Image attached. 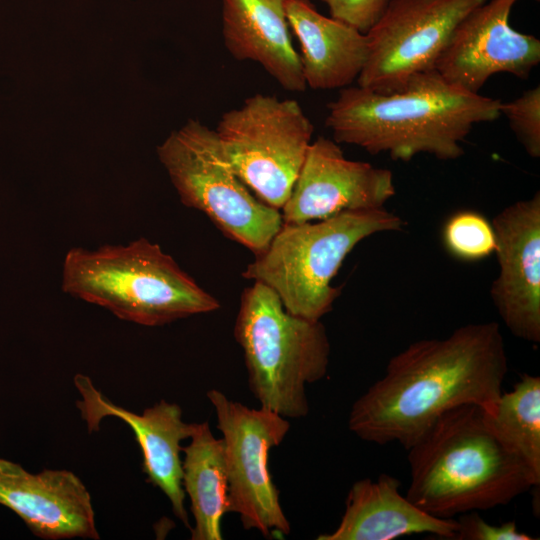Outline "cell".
Listing matches in <instances>:
<instances>
[{
  "mask_svg": "<svg viewBox=\"0 0 540 540\" xmlns=\"http://www.w3.org/2000/svg\"><path fill=\"white\" fill-rule=\"evenodd\" d=\"M508 370L496 322L471 323L442 339H422L394 355L382 378L352 405L348 427L380 445L413 446L447 411L474 404L489 410Z\"/></svg>",
  "mask_w": 540,
  "mask_h": 540,
  "instance_id": "cell-1",
  "label": "cell"
},
{
  "mask_svg": "<svg viewBox=\"0 0 540 540\" xmlns=\"http://www.w3.org/2000/svg\"><path fill=\"white\" fill-rule=\"evenodd\" d=\"M499 99L471 93L436 70L412 76L398 91L343 88L328 104L325 125L338 144L409 161L426 153L440 160L464 154L462 143L476 124L499 118Z\"/></svg>",
  "mask_w": 540,
  "mask_h": 540,
  "instance_id": "cell-2",
  "label": "cell"
},
{
  "mask_svg": "<svg viewBox=\"0 0 540 540\" xmlns=\"http://www.w3.org/2000/svg\"><path fill=\"white\" fill-rule=\"evenodd\" d=\"M408 462L411 481L405 496L443 519L507 505L540 484L474 404L444 413L408 449Z\"/></svg>",
  "mask_w": 540,
  "mask_h": 540,
  "instance_id": "cell-3",
  "label": "cell"
},
{
  "mask_svg": "<svg viewBox=\"0 0 540 540\" xmlns=\"http://www.w3.org/2000/svg\"><path fill=\"white\" fill-rule=\"evenodd\" d=\"M61 277L64 293L143 326H161L220 307L172 256L144 237L94 250L73 247L65 254Z\"/></svg>",
  "mask_w": 540,
  "mask_h": 540,
  "instance_id": "cell-4",
  "label": "cell"
},
{
  "mask_svg": "<svg viewBox=\"0 0 540 540\" xmlns=\"http://www.w3.org/2000/svg\"><path fill=\"white\" fill-rule=\"evenodd\" d=\"M234 336L260 407L284 418L309 412L306 385L327 373L330 343L320 320L287 311L267 285L254 281L241 296Z\"/></svg>",
  "mask_w": 540,
  "mask_h": 540,
  "instance_id": "cell-5",
  "label": "cell"
},
{
  "mask_svg": "<svg viewBox=\"0 0 540 540\" xmlns=\"http://www.w3.org/2000/svg\"><path fill=\"white\" fill-rule=\"evenodd\" d=\"M404 221L385 207L345 211L322 220L284 223L242 275L270 287L290 313L320 320L341 288L332 280L354 247L379 232L401 231Z\"/></svg>",
  "mask_w": 540,
  "mask_h": 540,
  "instance_id": "cell-6",
  "label": "cell"
},
{
  "mask_svg": "<svg viewBox=\"0 0 540 540\" xmlns=\"http://www.w3.org/2000/svg\"><path fill=\"white\" fill-rule=\"evenodd\" d=\"M157 155L185 206L203 212L255 255L268 247L283 224L281 212L243 183L215 130L190 119L157 147Z\"/></svg>",
  "mask_w": 540,
  "mask_h": 540,
  "instance_id": "cell-7",
  "label": "cell"
},
{
  "mask_svg": "<svg viewBox=\"0 0 540 540\" xmlns=\"http://www.w3.org/2000/svg\"><path fill=\"white\" fill-rule=\"evenodd\" d=\"M215 131L243 183L262 202L281 210L314 131L299 103L257 93L225 112Z\"/></svg>",
  "mask_w": 540,
  "mask_h": 540,
  "instance_id": "cell-8",
  "label": "cell"
},
{
  "mask_svg": "<svg viewBox=\"0 0 540 540\" xmlns=\"http://www.w3.org/2000/svg\"><path fill=\"white\" fill-rule=\"evenodd\" d=\"M222 433L228 479L229 512L246 530L264 537L285 536L290 524L269 470V453L290 429L287 418L260 407L250 408L219 390L207 392Z\"/></svg>",
  "mask_w": 540,
  "mask_h": 540,
  "instance_id": "cell-9",
  "label": "cell"
},
{
  "mask_svg": "<svg viewBox=\"0 0 540 540\" xmlns=\"http://www.w3.org/2000/svg\"><path fill=\"white\" fill-rule=\"evenodd\" d=\"M487 0H391L366 33L368 56L358 86L391 93L415 74L435 70L455 28Z\"/></svg>",
  "mask_w": 540,
  "mask_h": 540,
  "instance_id": "cell-10",
  "label": "cell"
},
{
  "mask_svg": "<svg viewBox=\"0 0 540 540\" xmlns=\"http://www.w3.org/2000/svg\"><path fill=\"white\" fill-rule=\"evenodd\" d=\"M517 1L487 0L461 20L435 65L445 81L479 93L496 73L529 77L540 62V41L509 25Z\"/></svg>",
  "mask_w": 540,
  "mask_h": 540,
  "instance_id": "cell-11",
  "label": "cell"
},
{
  "mask_svg": "<svg viewBox=\"0 0 540 540\" xmlns=\"http://www.w3.org/2000/svg\"><path fill=\"white\" fill-rule=\"evenodd\" d=\"M394 195L390 170L349 160L337 142L320 136L309 145L281 215L284 223L322 220L385 207Z\"/></svg>",
  "mask_w": 540,
  "mask_h": 540,
  "instance_id": "cell-12",
  "label": "cell"
},
{
  "mask_svg": "<svg viewBox=\"0 0 540 540\" xmlns=\"http://www.w3.org/2000/svg\"><path fill=\"white\" fill-rule=\"evenodd\" d=\"M499 274L490 288L494 306L517 338L540 342V192L517 201L491 221Z\"/></svg>",
  "mask_w": 540,
  "mask_h": 540,
  "instance_id": "cell-13",
  "label": "cell"
},
{
  "mask_svg": "<svg viewBox=\"0 0 540 540\" xmlns=\"http://www.w3.org/2000/svg\"><path fill=\"white\" fill-rule=\"evenodd\" d=\"M74 383L81 395L76 405L89 432L98 431L105 417H116L126 423L141 449L142 469L148 482L166 495L175 516L190 528L180 453L181 442L191 437L196 423L183 421L182 409L175 403L161 400L137 414L111 402L85 375H75Z\"/></svg>",
  "mask_w": 540,
  "mask_h": 540,
  "instance_id": "cell-14",
  "label": "cell"
},
{
  "mask_svg": "<svg viewBox=\"0 0 540 540\" xmlns=\"http://www.w3.org/2000/svg\"><path fill=\"white\" fill-rule=\"evenodd\" d=\"M0 504L42 539H99L91 495L68 470L31 473L0 458Z\"/></svg>",
  "mask_w": 540,
  "mask_h": 540,
  "instance_id": "cell-15",
  "label": "cell"
},
{
  "mask_svg": "<svg viewBox=\"0 0 540 540\" xmlns=\"http://www.w3.org/2000/svg\"><path fill=\"white\" fill-rule=\"evenodd\" d=\"M288 0H222V35L238 61H253L285 90L307 88L286 15Z\"/></svg>",
  "mask_w": 540,
  "mask_h": 540,
  "instance_id": "cell-16",
  "label": "cell"
},
{
  "mask_svg": "<svg viewBox=\"0 0 540 540\" xmlns=\"http://www.w3.org/2000/svg\"><path fill=\"white\" fill-rule=\"evenodd\" d=\"M401 482L388 474L376 480L365 478L351 486L344 514L332 533L318 540H393L412 534L428 533L452 539L457 520L432 516L399 492Z\"/></svg>",
  "mask_w": 540,
  "mask_h": 540,
  "instance_id": "cell-17",
  "label": "cell"
},
{
  "mask_svg": "<svg viewBox=\"0 0 540 540\" xmlns=\"http://www.w3.org/2000/svg\"><path fill=\"white\" fill-rule=\"evenodd\" d=\"M286 15L296 35L307 87L345 88L360 75L368 56V37L356 28L320 14L308 0H288Z\"/></svg>",
  "mask_w": 540,
  "mask_h": 540,
  "instance_id": "cell-18",
  "label": "cell"
},
{
  "mask_svg": "<svg viewBox=\"0 0 540 540\" xmlns=\"http://www.w3.org/2000/svg\"><path fill=\"white\" fill-rule=\"evenodd\" d=\"M189 439L182 447V483L194 518L191 539L221 540L222 519L229 512L223 441L213 435L208 422L196 423Z\"/></svg>",
  "mask_w": 540,
  "mask_h": 540,
  "instance_id": "cell-19",
  "label": "cell"
},
{
  "mask_svg": "<svg viewBox=\"0 0 540 540\" xmlns=\"http://www.w3.org/2000/svg\"><path fill=\"white\" fill-rule=\"evenodd\" d=\"M484 413L494 433L540 482V377L522 375Z\"/></svg>",
  "mask_w": 540,
  "mask_h": 540,
  "instance_id": "cell-20",
  "label": "cell"
},
{
  "mask_svg": "<svg viewBox=\"0 0 540 540\" xmlns=\"http://www.w3.org/2000/svg\"><path fill=\"white\" fill-rule=\"evenodd\" d=\"M446 249L456 258L476 261L494 253L495 234L491 222L475 211L453 214L443 228Z\"/></svg>",
  "mask_w": 540,
  "mask_h": 540,
  "instance_id": "cell-21",
  "label": "cell"
},
{
  "mask_svg": "<svg viewBox=\"0 0 540 540\" xmlns=\"http://www.w3.org/2000/svg\"><path fill=\"white\" fill-rule=\"evenodd\" d=\"M500 114L508 119L527 154L540 157V86L526 90L518 98L501 102Z\"/></svg>",
  "mask_w": 540,
  "mask_h": 540,
  "instance_id": "cell-22",
  "label": "cell"
},
{
  "mask_svg": "<svg viewBox=\"0 0 540 540\" xmlns=\"http://www.w3.org/2000/svg\"><path fill=\"white\" fill-rule=\"evenodd\" d=\"M330 17L366 34L380 19L391 0H320Z\"/></svg>",
  "mask_w": 540,
  "mask_h": 540,
  "instance_id": "cell-23",
  "label": "cell"
},
{
  "mask_svg": "<svg viewBox=\"0 0 540 540\" xmlns=\"http://www.w3.org/2000/svg\"><path fill=\"white\" fill-rule=\"evenodd\" d=\"M457 529L452 540H531L530 535L520 532L514 521L500 525L486 522L477 511L459 515Z\"/></svg>",
  "mask_w": 540,
  "mask_h": 540,
  "instance_id": "cell-24",
  "label": "cell"
},
{
  "mask_svg": "<svg viewBox=\"0 0 540 540\" xmlns=\"http://www.w3.org/2000/svg\"><path fill=\"white\" fill-rule=\"evenodd\" d=\"M536 1H539V0H536Z\"/></svg>",
  "mask_w": 540,
  "mask_h": 540,
  "instance_id": "cell-25",
  "label": "cell"
}]
</instances>
